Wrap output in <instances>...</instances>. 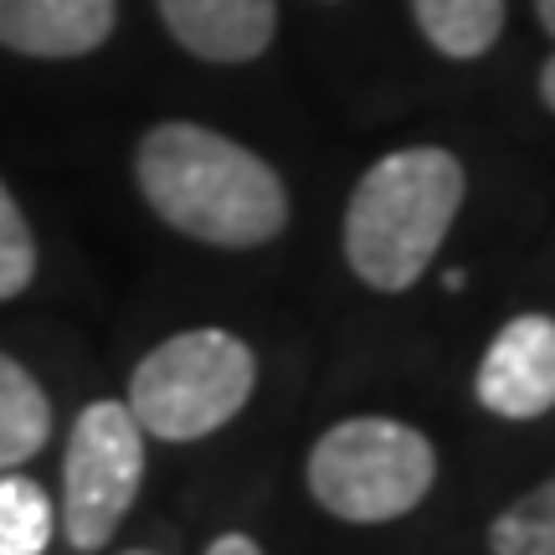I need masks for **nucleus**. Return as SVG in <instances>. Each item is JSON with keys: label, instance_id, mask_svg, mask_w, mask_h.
<instances>
[{"label": "nucleus", "instance_id": "4468645a", "mask_svg": "<svg viewBox=\"0 0 555 555\" xmlns=\"http://www.w3.org/2000/svg\"><path fill=\"white\" fill-rule=\"evenodd\" d=\"M206 555H262V551H258V540L253 535H221V540H211V551Z\"/></svg>", "mask_w": 555, "mask_h": 555}, {"label": "nucleus", "instance_id": "1a4fd4ad", "mask_svg": "<svg viewBox=\"0 0 555 555\" xmlns=\"http://www.w3.org/2000/svg\"><path fill=\"white\" fill-rule=\"evenodd\" d=\"M52 437V406L21 360L0 356V474L37 457Z\"/></svg>", "mask_w": 555, "mask_h": 555}, {"label": "nucleus", "instance_id": "6e6552de", "mask_svg": "<svg viewBox=\"0 0 555 555\" xmlns=\"http://www.w3.org/2000/svg\"><path fill=\"white\" fill-rule=\"evenodd\" d=\"M114 31V0H0V47L26 57H82Z\"/></svg>", "mask_w": 555, "mask_h": 555}, {"label": "nucleus", "instance_id": "f257e3e1", "mask_svg": "<svg viewBox=\"0 0 555 555\" xmlns=\"http://www.w3.org/2000/svg\"><path fill=\"white\" fill-rule=\"evenodd\" d=\"M134 176L159 221L211 247H262L288 227V191L268 159L206 124H155Z\"/></svg>", "mask_w": 555, "mask_h": 555}, {"label": "nucleus", "instance_id": "7ed1b4c3", "mask_svg": "<svg viewBox=\"0 0 555 555\" xmlns=\"http://www.w3.org/2000/svg\"><path fill=\"white\" fill-rule=\"evenodd\" d=\"M437 478L433 442L397 416L335 422L309 453V494L350 525H386L412 515Z\"/></svg>", "mask_w": 555, "mask_h": 555}, {"label": "nucleus", "instance_id": "f8f14e48", "mask_svg": "<svg viewBox=\"0 0 555 555\" xmlns=\"http://www.w3.org/2000/svg\"><path fill=\"white\" fill-rule=\"evenodd\" d=\"M489 551L494 555H555V478L515 499L504 515L489 525Z\"/></svg>", "mask_w": 555, "mask_h": 555}, {"label": "nucleus", "instance_id": "423d86ee", "mask_svg": "<svg viewBox=\"0 0 555 555\" xmlns=\"http://www.w3.org/2000/svg\"><path fill=\"white\" fill-rule=\"evenodd\" d=\"M483 412L530 422L555 406V319L519 314L494 335L474 380Z\"/></svg>", "mask_w": 555, "mask_h": 555}, {"label": "nucleus", "instance_id": "9b49d317", "mask_svg": "<svg viewBox=\"0 0 555 555\" xmlns=\"http://www.w3.org/2000/svg\"><path fill=\"white\" fill-rule=\"evenodd\" d=\"M57 530V509L37 478L0 474V555H41Z\"/></svg>", "mask_w": 555, "mask_h": 555}, {"label": "nucleus", "instance_id": "20e7f679", "mask_svg": "<svg viewBox=\"0 0 555 555\" xmlns=\"http://www.w3.org/2000/svg\"><path fill=\"white\" fill-rule=\"evenodd\" d=\"M258 386V360L227 330H185L155 345L129 380V412L159 442H196L227 427Z\"/></svg>", "mask_w": 555, "mask_h": 555}, {"label": "nucleus", "instance_id": "39448f33", "mask_svg": "<svg viewBox=\"0 0 555 555\" xmlns=\"http://www.w3.org/2000/svg\"><path fill=\"white\" fill-rule=\"evenodd\" d=\"M144 483V427L124 401L82 406L62 457V530L78 551H103Z\"/></svg>", "mask_w": 555, "mask_h": 555}, {"label": "nucleus", "instance_id": "dca6fc26", "mask_svg": "<svg viewBox=\"0 0 555 555\" xmlns=\"http://www.w3.org/2000/svg\"><path fill=\"white\" fill-rule=\"evenodd\" d=\"M535 11H540V26L555 37V0H535Z\"/></svg>", "mask_w": 555, "mask_h": 555}, {"label": "nucleus", "instance_id": "ddd939ff", "mask_svg": "<svg viewBox=\"0 0 555 555\" xmlns=\"http://www.w3.org/2000/svg\"><path fill=\"white\" fill-rule=\"evenodd\" d=\"M37 273V242H31V227L21 217L16 196L0 185V304L16 298Z\"/></svg>", "mask_w": 555, "mask_h": 555}, {"label": "nucleus", "instance_id": "f03ea898", "mask_svg": "<svg viewBox=\"0 0 555 555\" xmlns=\"http://www.w3.org/2000/svg\"><path fill=\"white\" fill-rule=\"evenodd\" d=\"M463 206V165L437 144L376 159L345 206V262L376 294H401L433 268Z\"/></svg>", "mask_w": 555, "mask_h": 555}, {"label": "nucleus", "instance_id": "0eeeda50", "mask_svg": "<svg viewBox=\"0 0 555 555\" xmlns=\"http://www.w3.org/2000/svg\"><path fill=\"white\" fill-rule=\"evenodd\" d=\"M170 37L201 62H253L278 26L273 0H159Z\"/></svg>", "mask_w": 555, "mask_h": 555}, {"label": "nucleus", "instance_id": "f3484780", "mask_svg": "<svg viewBox=\"0 0 555 555\" xmlns=\"http://www.w3.org/2000/svg\"><path fill=\"white\" fill-rule=\"evenodd\" d=\"M124 555H155V551H124Z\"/></svg>", "mask_w": 555, "mask_h": 555}, {"label": "nucleus", "instance_id": "9d476101", "mask_svg": "<svg viewBox=\"0 0 555 555\" xmlns=\"http://www.w3.org/2000/svg\"><path fill=\"white\" fill-rule=\"evenodd\" d=\"M412 11L422 37L453 62L483 57L504 31V0H412Z\"/></svg>", "mask_w": 555, "mask_h": 555}, {"label": "nucleus", "instance_id": "2eb2a0df", "mask_svg": "<svg viewBox=\"0 0 555 555\" xmlns=\"http://www.w3.org/2000/svg\"><path fill=\"white\" fill-rule=\"evenodd\" d=\"M540 99L551 103V114H555V57L540 67Z\"/></svg>", "mask_w": 555, "mask_h": 555}]
</instances>
